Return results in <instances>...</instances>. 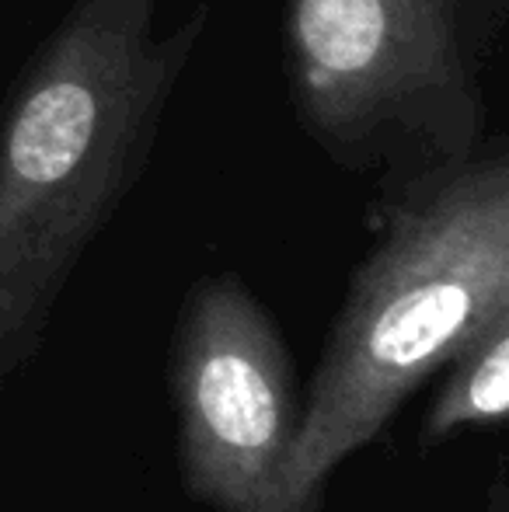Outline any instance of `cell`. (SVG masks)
Returning a JSON list of instances; mask_svg holds the SVG:
<instances>
[{
	"instance_id": "obj_1",
	"label": "cell",
	"mask_w": 509,
	"mask_h": 512,
	"mask_svg": "<svg viewBox=\"0 0 509 512\" xmlns=\"http://www.w3.org/2000/svg\"><path fill=\"white\" fill-rule=\"evenodd\" d=\"M70 0L25 56L0 126V380L39 359L70 276L116 220L210 28L192 4Z\"/></svg>"
},
{
	"instance_id": "obj_2",
	"label": "cell",
	"mask_w": 509,
	"mask_h": 512,
	"mask_svg": "<svg viewBox=\"0 0 509 512\" xmlns=\"http://www.w3.org/2000/svg\"><path fill=\"white\" fill-rule=\"evenodd\" d=\"M367 216L293 457L255 512H325L335 471L509 307V129Z\"/></svg>"
},
{
	"instance_id": "obj_3",
	"label": "cell",
	"mask_w": 509,
	"mask_h": 512,
	"mask_svg": "<svg viewBox=\"0 0 509 512\" xmlns=\"http://www.w3.org/2000/svg\"><path fill=\"white\" fill-rule=\"evenodd\" d=\"M506 39L509 0H283L286 102L300 136L384 206L489 143Z\"/></svg>"
},
{
	"instance_id": "obj_4",
	"label": "cell",
	"mask_w": 509,
	"mask_h": 512,
	"mask_svg": "<svg viewBox=\"0 0 509 512\" xmlns=\"http://www.w3.org/2000/svg\"><path fill=\"white\" fill-rule=\"evenodd\" d=\"M168 391L185 495L210 512H255L290 464L304 401L276 317L238 272L185 290Z\"/></svg>"
},
{
	"instance_id": "obj_5",
	"label": "cell",
	"mask_w": 509,
	"mask_h": 512,
	"mask_svg": "<svg viewBox=\"0 0 509 512\" xmlns=\"http://www.w3.org/2000/svg\"><path fill=\"white\" fill-rule=\"evenodd\" d=\"M499 425H509V307L447 366L429 401L422 436L426 443H447L461 432Z\"/></svg>"
},
{
	"instance_id": "obj_6",
	"label": "cell",
	"mask_w": 509,
	"mask_h": 512,
	"mask_svg": "<svg viewBox=\"0 0 509 512\" xmlns=\"http://www.w3.org/2000/svg\"><path fill=\"white\" fill-rule=\"evenodd\" d=\"M478 512H509V471L499 467L492 474L489 488H485V499H482V509Z\"/></svg>"
}]
</instances>
